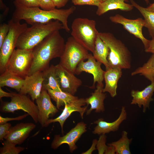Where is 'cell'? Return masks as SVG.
<instances>
[{
  "instance_id": "obj_6",
  "label": "cell",
  "mask_w": 154,
  "mask_h": 154,
  "mask_svg": "<svg viewBox=\"0 0 154 154\" xmlns=\"http://www.w3.org/2000/svg\"><path fill=\"white\" fill-rule=\"evenodd\" d=\"M89 54L88 50L71 36L68 38L65 43L59 64L75 74L79 64L82 61L87 59Z\"/></svg>"
},
{
  "instance_id": "obj_20",
  "label": "cell",
  "mask_w": 154,
  "mask_h": 154,
  "mask_svg": "<svg viewBox=\"0 0 154 154\" xmlns=\"http://www.w3.org/2000/svg\"><path fill=\"white\" fill-rule=\"evenodd\" d=\"M103 88L104 85L97 84L96 89L91 94V96L85 99L87 106H90V108L87 110V115L89 114L94 110L97 113L104 111V101L106 98V94L103 92Z\"/></svg>"
},
{
  "instance_id": "obj_29",
  "label": "cell",
  "mask_w": 154,
  "mask_h": 154,
  "mask_svg": "<svg viewBox=\"0 0 154 154\" xmlns=\"http://www.w3.org/2000/svg\"><path fill=\"white\" fill-rule=\"evenodd\" d=\"M128 133L123 131L122 133L121 137L118 140L113 142L108 145L113 146L115 148L117 154H131L129 146L132 139H129L127 136Z\"/></svg>"
},
{
  "instance_id": "obj_14",
  "label": "cell",
  "mask_w": 154,
  "mask_h": 154,
  "mask_svg": "<svg viewBox=\"0 0 154 154\" xmlns=\"http://www.w3.org/2000/svg\"><path fill=\"white\" fill-rule=\"evenodd\" d=\"M51 98L47 91L42 90L40 95L35 100L38 110V122L43 127H47L50 116H54L58 111Z\"/></svg>"
},
{
  "instance_id": "obj_41",
  "label": "cell",
  "mask_w": 154,
  "mask_h": 154,
  "mask_svg": "<svg viewBox=\"0 0 154 154\" xmlns=\"http://www.w3.org/2000/svg\"><path fill=\"white\" fill-rule=\"evenodd\" d=\"M97 141L98 140L96 139H94L92 141V145L90 148L88 150L85 152L83 153L82 154H92L94 151L96 149V145Z\"/></svg>"
},
{
  "instance_id": "obj_7",
  "label": "cell",
  "mask_w": 154,
  "mask_h": 154,
  "mask_svg": "<svg viewBox=\"0 0 154 154\" xmlns=\"http://www.w3.org/2000/svg\"><path fill=\"white\" fill-rule=\"evenodd\" d=\"M9 26V33L0 48V72H4L7 62L13 52L20 35L28 27L27 23L21 24L12 19L8 22Z\"/></svg>"
},
{
  "instance_id": "obj_13",
  "label": "cell",
  "mask_w": 154,
  "mask_h": 154,
  "mask_svg": "<svg viewBox=\"0 0 154 154\" xmlns=\"http://www.w3.org/2000/svg\"><path fill=\"white\" fill-rule=\"evenodd\" d=\"M102 63L97 61L93 55L89 53L86 62L82 61L79 64L76 69L75 74H80L83 72L91 74L93 76V83L92 88H94L96 82L97 84L103 85V81L105 71L101 67Z\"/></svg>"
},
{
  "instance_id": "obj_39",
  "label": "cell",
  "mask_w": 154,
  "mask_h": 154,
  "mask_svg": "<svg viewBox=\"0 0 154 154\" xmlns=\"http://www.w3.org/2000/svg\"><path fill=\"white\" fill-rule=\"evenodd\" d=\"M145 51L146 52L154 54V37L150 40L148 46L147 48L145 49Z\"/></svg>"
},
{
  "instance_id": "obj_42",
  "label": "cell",
  "mask_w": 154,
  "mask_h": 154,
  "mask_svg": "<svg viewBox=\"0 0 154 154\" xmlns=\"http://www.w3.org/2000/svg\"><path fill=\"white\" fill-rule=\"evenodd\" d=\"M108 145L104 154H115L116 153V151L114 147L112 145Z\"/></svg>"
},
{
  "instance_id": "obj_9",
  "label": "cell",
  "mask_w": 154,
  "mask_h": 154,
  "mask_svg": "<svg viewBox=\"0 0 154 154\" xmlns=\"http://www.w3.org/2000/svg\"><path fill=\"white\" fill-rule=\"evenodd\" d=\"M33 101L26 95L16 93L11 98L10 102L3 104L0 111L4 113H13L16 110H22L27 112L37 123L38 122V110Z\"/></svg>"
},
{
  "instance_id": "obj_35",
  "label": "cell",
  "mask_w": 154,
  "mask_h": 154,
  "mask_svg": "<svg viewBox=\"0 0 154 154\" xmlns=\"http://www.w3.org/2000/svg\"><path fill=\"white\" fill-rule=\"evenodd\" d=\"M40 7L43 10H50L55 8L52 0H38Z\"/></svg>"
},
{
  "instance_id": "obj_3",
  "label": "cell",
  "mask_w": 154,
  "mask_h": 154,
  "mask_svg": "<svg viewBox=\"0 0 154 154\" xmlns=\"http://www.w3.org/2000/svg\"><path fill=\"white\" fill-rule=\"evenodd\" d=\"M28 27L19 37L17 48L32 49L46 37L54 31L64 29L62 23L58 20L44 23H36Z\"/></svg>"
},
{
  "instance_id": "obj_2",
  "label": "cell",
  "mask_w": 154,
  "mask_h": 154,
  "mask_svg": "<svg viewBox=\"0 0 154 154\" xmlns=\"http://www.w3.org/2000/svg\"><path fill=\"white\" fill-rule=\"evenodd\" d=\"M65 44L59 30L48 35L32 49L33 60L28 75L42 72L50 66L53 59L60 58Z\"/></svg>"
},
{
  "instance_id": "obj_10",
  "label": "cell",
  "mask_w": 154,
  "mask_h": 154,
  "mask_svg": "<svg viewBox=\"0 0 154 154\" xmlns=\"http://www.w3.org/2000/svg\"><path fill=\"white\" fill-rule=\"evenodd\" d=\"M109 19L113 23L122 25L125 29L141 41L145 49L147 48L150 40L145 38L142 33V29L145 25L144 19L141 18L129 19L119 14L110 16Z\"/></svg>"
},
{
  "instance_id": "obj_38",
  "label": "cell",
  "mask_w": 154,
  "mask_h": 154,
  "mask_svg": "<svg viewBox=\"0 0 154 154\" xmlns=\"http://www.w3.org/2000/svg\"><path fill=\"white\" fill-rule=\"evenodd\" d=\"M69 0H52L55 7L60 9L65 6Z\"/></svg>"
},
{
  "instance_id": "obj_25",
  "label": "cell",
  "mask_w": 154,
  "mask_h": 154,
  "mask_svg": "<svg viewBox=\"0 0 154 154\" xmlns=\"http://www.w3.org/2000/svg\"><path fill=\"white\" fill-rule=\"evenodd\" d=\"M109 52L108 46L100 38L99 35L96 41L93 55L97 61L104 64L105 66L106 70L110 68L107 60Z\"/></svg>"
},
{
  "instance_id": "obj_15",
  "label": "cell",
  "mask_w": 154,
  "mask_h": 154,
  "mask_svg": "<svg viewBox=\"0 0 154 154\" xmlns=\"http://www.w3.org/2000/svg\"><path fill=\"white\" fill-rule=\"evenodd\" d=\"M86 104L85 100L84 98H78L65 104L64 108L61 114L54 119H49L47 123V127L52 123L58 122L61 127L62 133H63V125L66 119L72 113L75 112H78L83 118L88 106H83Z\"/></svg>"
},
{
  "instance_id": "obj_1",
  "label": "cell",
  "mask_w": 154,
  "mask_h": 154,
  "mask_svg": "<svg viewBox=\"0 0 154 154\" xmlns=\"http://www.w3.org/2000/svg\"><path fill=\"white\" fill-rule=\"evenodd\" d=\"M14 4L15 9L11 19L14 21L20 22L23 20L32 25L36 23H46L52 19L58 20L62 23L64 29L68 32L70 30L68 25V18L76 9L75 6H72L67 9L55 8L50 10H45L39 7H26L14 1Z\"/></svg>"
},
{
  "instance_id": "obj_17",
  "label": "cell",
  "mask_w": 154,
  "mask_h": 154,
  "mask_svg": "<svg viewBox=\"0 0 154 154\" xmlns=\"http://www.w3.org/2000/svg\"><path fill=\"white\" fill-rule=\"evenodd\" d=\"M36 126V125L32 123L21 122L17 123L11 126L4 139L16 145H21L28 138Z\"/></svg>"
},
{
  "instance_id": "obj_31",
  "label": "cell",
  "mask_w": 154,
  "mask_h": 154,
  "mask_svg": "<svg viewBox=\"0 0 154 154\" xmlns=\"http://www.w3.org/2000/svg\"><path fill=\"white\" fill-rule=\"evenodd\" d=\"M106 136L105 134H101L96 144V149L98 151V154H103L104 153L108 146L106 144Z\"/></svg>"
},
{
  "instance_id": "obj_37",
  "label": "cell",
  "mask_w": 154,
  "mask_h": 154,
  "mask_svg": "<svg viewBox=\"0 0 154 154\" xmlns=\"http://www.w3.org/2000/svg\"><path fill=\"white\" fill-rule=\"evenodd\" d=\"M29 114L27 113L25 114L19 116L15 117H3L0 116V124L5 123L7 122L13 120H21L27 117Z\"/></svg>"
},
{
  "instance_id": "obj_36",
  "label": "cell",
  "mask_w": 154,
  "mask_h": 154,
  "mask_svg": "<svg viewBox=\"0 0 154 154\" xmlns=\"http://www.w3.org/2000/svg\"><path fill=\"white\" fill-rule=\"evenodd\" d=\"M11 126V124L7 122L0 124V140L1 141L3 140L4 139L8 133Z\"/></svg>"
},
{
  "instance_id": "obj_30",
  "label": "cell",
  "mask_w": 154,
  "mask_h": 154,
  "mask_svg": "<svg viewBox=\"0 0 154 154\" xmlns=\"http://www.w3.org/2000/svg\"><path fill=\"white\" fill-rule=\"evenodd\" d=\"M16 145L5 140L3 142V145L0 149V154H18L23 151L25 148L20 146H16Z\"/></svg>"
},
{
  "instance_id": "obj_5",
  "label": "cell",
  "mask_w": 154,
  "mask_h": 154,
  "mask_svg": "<svg viewBox=\"0 0 154 154\" xmlns=\"http://www.w3.org/2000/svg\"><path fill=\"white\" fill-rule=\"evenodd\" d=\"M96 24L94 20L78 17L74 19L71 26L72 36L92 53L99 33L96 29Z\"/></svg>"
},
{
  "instance_id": "obj_34",
  "label": "cell",
  "mask_w": 154,
  "mask_h": 154,
  "mask_svg": "<svg viewBox=\"0 0 154 154\" xmlns=\"http://www.w3.org/2000/svg\"><path fill=\"white\" fill-rule=\"evenodd\" d=\"M9 30V24L3 23L0 26V48L7 36Z\"/></svg>"
},
{
  "instance_id": "obj_44",
  "label": "cell",
  "mask_w": 154,
  "mask_h": 154,
  "mask_svg": "<svg viewBox=\"0 0 154 154\" xmlns=\"http://www.w3.org/2000/svg\"><path fill=\"white\" fill-rule=\"evenodd\" d=\"M147 4L149 3V0H144Z\"/></svg>"
},
{
  "instance_id": "obj_40",
  "label": "cell",
  "mask_w": 154,
  "mask_h": 154,
  "mask_svg": "<svg viewBox=\"0 0 154 154\" xmlns=\"http://www.w3.org/2000/svg\"><path fill=\"white\" fill-rule=\"evenodd\" d=\"M16 93L7 92L3 91L1 88V87H0V98H1L3 97H12Z\"/></svg>"
},
{
  "instance_id": "obj_8",
  "label": "cell",
  "mask_w": 154,
  "mask_h": 154,
  "mask_svg": "<svg viewBox=\"0 0 154 154\" xmlns=\"http://www.w3.org/2000/svg\"><path fill=\"white\" fill-rule=\"evenodd\" d=\"M33 60L32 49L16 48L10 56L5 70L24 78L28 75Z\"/></svg>"
},
{
  "instance_id": "obj_28",
  "label": "cell",
  "mask_w": 154,
  "mask_h": 154,
  "mask_svg": "<svg viewBox=\"0 0 154 154\" xmlns=\"http://www.w3.org/2000/svg\"><path fill=\"white\" fill-rule=\"evenodd\" d=\"M47 91L51 98L56 103L58 109L65 104L78 98L77 96L63 91H57L51 89Z\"/></svg>"
},
{
  "instance_id": "obj_18",
  "label": "cell",
  "mask_w": 154,
  "mask_h": 154,
  "mask_svg": "<svg viewBox=\"0 0 154 154\" xmlns=\"http://www.w3.org/2000/svg\"><path fill=\"white\" fill-rule=\"evenodd\" d=\"M127 116L125 107L122 106L119 117L113 122H108L104 121L103 118L99 119L94 121L93 123L96 124L97 125L94 128L93 133L99 135L116 131L122 122L126 119Z\"/></svg>"
},
{
  "instance_id": "obj_12",
  "label": "cell",
  "mask_w": 154,
  "mask_h": 154,
  "mask_svg": "<svg viewBox=\"0 0 154 154\" xmlns=\"http://www.w3.org/2000/svg\"><path fill=\"white\" fill-rule=\"evenodd\" d=\"M55 66L56 77L61 90L74 95L82 84L81 80L59 64Z\"/></svg>"
},
{
  "instance_id": "obj_24",
  "label": "cell",
  "mask_w": 154,
  "mask_h": 154,
  "mask_svg": "<svg viewBox=\"0 0 154 154\" xmlns=\"http://www.w3.org/2000/svg\"><path fill=\"white\" fill-rule=\"evenodd\" d=\"M24 81V78L5 70L0 75V87H9L19 92L23 85Z\"/></svg>"
},
{
  "instance_id": "obj_27",
  "label": "cell",
  "mask_w": 154,
  "mask_h": 154,
  "mask_svg": "<svg viewBox=\"0 0 154 154\" xmlns=\"http://www.w3.org/2000/svg\"><path fill=\"white\" fill-rule=\"evenodd\" d=\"M144 76L154 84V54H152L147 62L132 72L131 75L137 74Z\"/></svg>"
},
{
  "instance_id": "obj_43",
  "label": "cell",
  "mask_w": 154,
  "mask_h": 154,
  "mask_svg": "<svg viewBox=\"0 0 154 154\" xmlns=\"http://www.w3.org/2000/svg\"><path fill=\"white\" fill-rule=\"evenodd\" d=\"M146 8L149 10L154 12V3L150 4Z\"/></svg>"
},
{
  "instance_id": "obj_33",
  "label": "cell",
  "mask_w": 154,
  "mask_h": 154,
  "mask_svg": "<svg viewBox=\"0 0 154 154\" xmlns=\"http://www.w3.org/2000/svg\"><path fill=\"white\" fill-rule=\"evenodd\" d=\"M14 1L27 7H40L38 0H15Z\"/></svg>"
},
{
  "instance_id": "obj_4",
  "label": "cell",
  "mask_w": 154,
  "mask_h": 154,
  "mask_svg": "<svg viewBox=\"0 0 154 154\" xmlns=\"http://www.w3.org/2000/svg\"><path fill=\"white\" fill-rule=\"evenodd\" d=\"M99 35L109 49L107 60L110 68L121 70L130 69L131 54L125 44L111 33L100 32Z\"/></svg>"
},
{
  "instance_id": "obj_23",
  "label": "cell",
  "mask_w": 154,
  "mask_h": 154,
  "mask_svg": "<svg viewBox=\"0 0 154 154\" xmlns=\"http://www.w3.org/2000/svg\"><path fill=\"white\" fill-rule=\"evenodd\" d=\"M43 81L42 90L51 89L55 91H62L58 84L56 74L55 66L51 65L42 72Z\"/></svg>"
},
{
  "instance_id": "obj_45",
  "label": "cell",
  "mask_w": 154,
  "mask_h": 154,
  "mask_svg": "<svg viewBox=\"0 0 154 154\" xmlns=\"http://www.w3.org/2000/svg\"><path fill=\"white\" fill-rule=\"evenodd\" d=\"M105 0H102V1H105Z\"/></svg>"
},
{
  "instance_id": "obj_26",
  "label": "cell",
  "mask_w": 154,
  "mask_h": 154,
  "mask_svg": "<svg viewBox=\"0 0 154 154\" xmlns=\"http://www.w3.org/2000/svg\"><path fill=\"white\" fill-rule=\"evenodd\" d=\"M131 4L136 8L143 17L145 22L144 27L148 29L150 36L154 37V12L147 9L137 3L133 0H130Z\"/></svg>"
},
{
  "instance_id": "obj_19",
  "label": "cell",
  "mask_w": 154,
  "mask_h": 154,
  "mask_svg": "<svg viewBox=\"0 0 154 154\" xmlns=\"http://www.w3.org/2000/svg\"><path fill=\"white\" fill-rule=\"evenodd\" d=\"M154 92V84L151 83L141 91L132 90L131 94L133 98L131 104L137 105L139 108L143 107V112H145L149 108L150 102L154 99L152 98Z\"/></svg>"
},
{
  "instance_id": "obj_32",
  "label": "cell",
  "mask_w": 154,
  "mask_h": 154,
  "mask_svg": "<svg viewBox=\"0 0 154 154\" xmlns=\"http://www.w3.org/2000/svg\"><path fill=\"white\" fill-rule=\"evenodd\" d=\"M102 0H72L75 5H89L98 7Z\"/></svg>"
},
{
  "instance_id": "obj_16",
  "label": "cell",
  "mask_w": 154,
  "mask_h": 154,
  "mask_svg": "<svg viewBox=\"0 0 154 154\" xmlns=\"http://www.w3.org/2000/svg\"><path fill=\"white\" fill-rule=\"evenodd\" d=\"M43 73L39 72L24 78L23 85L19 93L31 96L32 100H35L40 95L42 90Z\"/></svg>"
},
{
  "instance_id": "obj_11",
  "label": "cell",
  "mask_w": 154,
  "mask_h": 154,
  "mask_svg": "<svg viewBox=\"0 0 154 154\" xmlns=\"http://www.w3.org/2000/svg\"><path fill=\"white\" fill-rule=\"evenodd\" d=\"M86 124L83 122L78 123L65 135L61 136L59 135H54L51 143V148L55 149L64 144L68 145L69 150L71 153L76 149V143L81 135L86 131Z\"/></svg>"
},
{
  "instance_id": "obj_22",
  "label": "cell",
  "mask_w": 154,
  "mask_h": 154,
  "mask_svg": "<svg viewBox=\"0 0 154 154\" xmlns=\"http://www.w3.org/2000/svg\"><path fill=\"white\" fill-rule=\"evenodd\" d=\"M127 0H106L102 1L98 7L96 14L101 16L108 11L116 9L128 11L133 10V6L131 4L126 3Z\"/></svg>"
},
{
  "instance_id": "obj_21",
  "label": "cell",
  "mask_w": 154,
  "mask_h": 154,
  "mask_svg": "<svg viewBox=\"0 0 154 154\" xmlns=\"http://www.w3.org/2000/svg\"><path fill=\"white\" fill-rule=\"evenodd\" d=\"M122 75L121 69L110 68L106 70L104 76L105 85L103 92H108L113 98L116 96L117 83Z\"/></svg>"
}]
</instances>
